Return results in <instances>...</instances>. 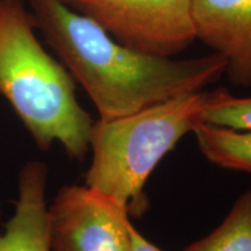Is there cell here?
I'll return each mask as SVG.
<instances>
[{
  "label": "cell",
  "mask_w": 251,
  "mask_h": 251,
  "mask_svg": "<svg viewBox=\"0 0 251 251\" xmlns=\"http://www.w3.org/2000/svg\"><path fill=\"white\" fill-rule=\"evenodd\" d=\"M52 251H131L129 209L86 185H65L48 206Z\"/></svg>",
  "instance_id": "5b68a950"
},
{
  "label": "cell",
  "mask_w": 251,
  "mask_h": 251,
  "mask_svg": "<svg viewBox=\"0 0 251 251\" xmlns=\"http://www.w3.org/2000/svg\"><path fill=\"white\" fill-rule=\"evenodd\" d=\"M0 96L40 149L59 143L79 162L90 152L94 121L77 100L70 72L37 40L24 0H0Z\"/></svg>",
  "instance_id": "7a4b0ae2"
},
{
  "label": "cell",
  "mask_w": 251,
  "mask_h": 251,
  "mask_svg": "<svg viewBox=\"0 0 251 251\" xmlns=\"http://www.w3.org/2000/svg\"><path fill=\"white\" fill-rule=\"evenodd\" d=\"M47 181L43 162L29 161L19 171L15 211L0 231V251H52Z\"/></svg>",
  "instance_id": "52a82bcc"
},
{
  "label": "cell",
  "mask_w": 251,
  "mask_h": 251,
  "mask_svg": "<svg viewBox=\"0 0 251 251\" xmlns=\"http://www.w3.org/2000/svg\"><path fill=\"white\" fill-rule=\"evenodd\" d=\"M121 45L162 57L184 51L196 37L192 0H62Z\"/></svg>",
  "instance_id": "277c9868"
},
{
  "label": "cell",
  "mask_w": 251,
  "mask_h": 251,
  "mask_svg": "<svg viewBox=\"0 0 251 251\" xmlns=\"http://www.w3.org/2000/svg\"><path fill=\"white\" fill-rule=\"evenodd\" d=\"M206 91L185 93L140 111L93 122L85 185L142 213L143 190L159 162L201 122Z\"/></svg>",
  "instance_id": "3957f363"
},
{
  "label": "cell",
  "mask_w": 251,
  "mask_h": 251,
  "mask_svg": "<svg viewBox=\"0 0 251 251\" xmlns=\"http://www.w3.org/2000/svg\"><path fill=\"white\" fill-rule=\"evenodd\" d=\"M196 37L227 62L235 86L251 87V0H192Z\"/></svg>",
  "instance_id": "8992f818"
},
{
  "label": "cell",
  "mask_w": 251,
  "mask_h": 251,
  "mask_svg": "<svg viewBox=\"0 0 251 251\" xmlns=\"http://www.w3.org/2000/svg\"><path fill=\"white\" fill-rule=\"evenodd\" d=\"M28 9L35 28L89 94L99 119L202 91L226 74L227 62L216 52L174 59L121 45L62 0H28Z\"/></svg>",
  "instance_id": "6da1fadb"
},
{
  "label": "cell",
  "mask_w": 251,
  "mask_h": 251,
  "mask_svg": "<svg viewBox=\"0 0 251 251\" xmlns=\"http://www.w3.org/2000/svg\"><path fill=\"white\" fill-rule=\"evenodd\" d=\"M201 122L251 131V96L236 97L226 89L208 92L201 113Z\"/></svg>",
  "instance_id": "30bf717a"
},
{
  "label": "cell",
  "mask_w": 251,
  "mask_h": 251,
  "mask_svg": "<svg viewBox=\"0 0 251 251\" xmlns=\"http://www.w3.org/2000/svg\"><path fill=\"white\" fill-rule=\"evenodd\" d=\"M192 133L200 152L212 164L251 174V131L200 124Z\"/></svg>",
  "instance_id": "ba28073f"
},
{
  "label": "cell",
  "mask_w": 251,
  "mask_h": 251,
  "mask_svg": "<svg viewBox=\"0 0 251 251\" xmlns=\"http://www.w3.org/2000/svg\"><path fill=\"white\" fill-rule=\"evenodd\" d=\"M131 251H163L150 242L143 234H141L136 228L131 225Z\"/></svg>",
  "instance_id": "8fae6325"
},
{
  "label": "cell",
  "mask_w": 251,
  "mask_h": 251,
  "mask_svg": "<svg viewBox=\"0 0 251 251\" xmlns=\"http://www.w3.org/2000/svg\"><path fill=\"white\" fill-rule=\"evenodd\" d=\"M184 251H251V190L235 200L224 221Z\"/></svg>",
  "instance_id": "9c48e42d"
}]
</instances>
